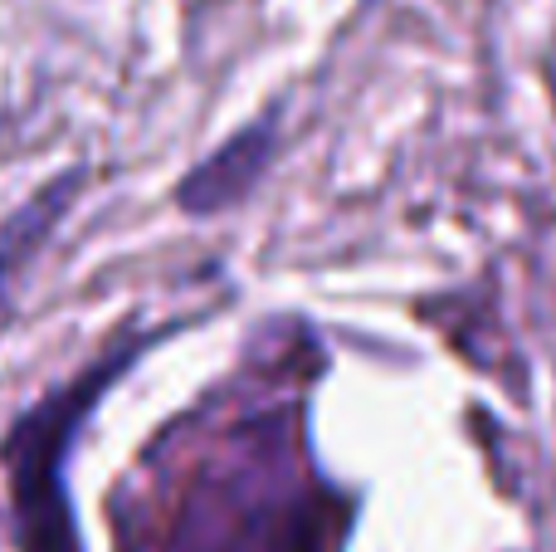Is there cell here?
Instances as JSON below:
<instances>
[{
  "label": "cell",
  "mask_w": 556,
  "mask_h": 552,
  "mask_svg": "<svg viewBox=\"0 0 556 552\" xmlns=\"http://www.w3.org/2000/svg\"><path fill=\"white\" fill-rule=\"evenodd\" d=\"M93 387L98 377L84 381V387H68V397L49 401V406H39L10 446L25 552H78L64 494H59V450H64V436L74 430V416L93 401Z\"/></svg>",
  "instance_id": "obj_1"
},
{
  "label": "cell",
  "mask_w": 556,
  "mask_h": 552,
  "mask_svg": "<svg viewBox=\"0 0 556 552\" xmlns=\"http://www.w3.org/2000/svg\"><path fill=\"white\" fill-rule=\"evenodd\" d=\"M264 152H269V133H264V127L235 137L225 152H215L211 162L181 186V205L186 211H220V205L240 201V196L250 191V181L260 176Z\"/></svg>",
  "instance_id": "obj_2"
}]
</instances>
